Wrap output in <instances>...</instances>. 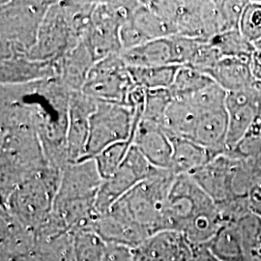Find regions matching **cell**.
I'll return each instance as SVG.
<instances>
[{
	"instance_id": "cell-4",
	"label": "cell",
	"mask_w": 261,
	"mask_h": 261,
	"mask_svg": "<svg viewBox=\"0 0 261 261\" xmlns=\"http://www.w3.org/2000/svg\"><path fill=\"white\" fill-rule=\"evenodd\" d=\"M48 167L37 132L29 128L0 130V196L12 192Z\"/></svg>"
},
{
	"instance_id": "cell-40",
	"label": "cell",
	"mask_w": 261,
	"mask_h": 261,
	"mask_svg": "<svg viewBox=\"0 0 261 261\" xmlns=\"http://www.w3.org/2000/svg\"><path fill=\"white\" fill-rule=\"evenodd\" d=\"M238 29L253 45L261 40V1L248 2Z\"/></svg>"
},
{
	"instance_id": "cell-26",
	"label": "cell",
	"mask_w": 261,
	"mask_h": 261,
	"mask_svg": "<svg viewBox=\"0 0 261 261\" xmlns=\"http://www.w3.org/2000/svg\"><path fill=\"white\" fill-rule=\"evenodd\" d=\"M200 113L186 101L172 99L165 115L164 128L169 136L194 140Z\"/></svg>"
},
{
	"instance_id": "cell-24",
	"label": "cell",
	"mask_w": 261,
	"mask_h": 261,
	"mask_svg": "<svg viewBox=\"0 0 261 261\" xmlns=\"http://www.w3.org/2000/svg\"><path fill=\"white\" fill-rule=\"evenodd\" d=\"M170 139L173 146L170 170L176 175H190L219 156L194 140L171 136Z\"/></svg>"
},
{
	"instance_id": "cell-36",
	"label": "cell",
	"mask_w": 261,
	"mask_h": 261,
	"mask_svg": "<svg viewBox=\"0 0 261 261\" xmlns=\"http://www.w3.org/2000/svg\"><path fill=\"white\" fill-rule=\"evenodd\" d=\"M227 92L216 82L199 89L183 101L191 103L197 112L201 113L212 112L225 108ZM178 100V99H177Z\"/></svg>"
},
{
	"instance_id": "cell-32",
	"label": "cell",
	"mask_w": 261,
	"mask_h": 261,
	"mask_svg": "<svg viewBox=\"0 0 261 261\" xmlns=\"http://www.w3.org/2000/svg\"><path fill=\"white\" fill-rule=\"evenodd\" d=\"M213 82L214 80L208 75L190 67L181 66L178 69L173 84L168 90L172 99L183 100Z\"/></svg>"
},
{
	"instance_id": "cell-16",
	"label": "cell",
	"mask_w": 261,
	"mask_h": 261,
	"mask_svg": "<svg viewBox=\"0 0 261 261\" xmlns=\"http://www.w3.org/2000/svg\"><path fill=\"white\" fill-rule=\"evenodd\" d=\"M193 252V246L183 234L162 230L133 249V255L134 261H190Z\"/></svg>"
},
{
	"instance_id": "cell-43",
	"label": "cell",
	"mask_w": 261,
	"mask_h": 261,
	"mask_svg": "<svg viewBox=\"0 0 261 261\" xmlns=\"http://www.w3.org/2000/svg\"><path fill=\"white\" fill-rule=\"evenodd\" d=\"M120 42H121L122 51L129 50L134 47L141 46L149 40L140 31L132 19L127 20L120 29Z\"/></svg>"
},
{
	"instance_id": "cell-18",
	"label": "cell",
	"mask_w": 261,
	"mask_h": 261,
	"mask_svg": "<svg viewBox=\"0 0 261 261\" xmlns=\"http://www.w3.org/2000/svg\"><path fill=\"white\" fill-rule=\"evenodd\" d=\"M152 8L168 19L176 36L206 40L201 20L202 1H149Z\"/></svg>"
},
{
	"instance_id": "cell-17",
	"label": "cell",
	"mask_w": 261,
	"mask_h": 261,
	"mask_svg": "<svg viewBox=\"0 0 261 261\" xmlns=\"http://www.w3.org/2000/svg\"><path fill=\"white\" fill-rule=\"evenodd\" d=\"M133 145L153 167L170 169L173 146L170 136L163 126L142 119L135 133Z\"/></svg>"
},
{
	"instance_id": "cell-22",
	"label": "cell",
	"mask_w": 261,
	"mask_h": 261,
	"mask_svg": "<svg viewBox=\"0 0 261 261\" xmlns=\"http://www.w3.org/2000/svg\"><path fill=\"white\" fill-rule=\"evenodd\" d=\"M252 58L224 57L209 74L227 93L250 88L256 84L251 68Z\"/></svg>"
},
{
	"instance_id": "cell-44",
	"label": "cell",
	"mask_w": 261,
	"mask_h": 261,
	"mask_svg": "<svg viewBox=\"0 0 261 261\" xmlns=\"http://www.w3.org/2000/svg\"><path fill=\"white\" fill-rule=\"evenodd\" d=\"M249 1L246 0H226L221 1V6L224 13L229 30L238 29L240 19L242 18L244 10Z\"/></svg>"
},
{
	"instance_id": "cell-2",
	"label": "cell",
	"mask_w": 261,
	"mask_h": 261,
	"mask_svg": "<svg viewBox=\"0 0 261 261\" xmlns=\"http://www.w3.org/2000/svg\"><path fill=\"white\" fill-rule=\"evenodd\" d=\"M214 201L189 174L177 175L164 217V230L178 231L192 246L204 247L224 225Z\"/></svg>"
},
{
	"instance_id": "cell-46",
	"label": "cell",
	"mask_w": 261,
	"mask_h": 261,
	"mask_svg": "<svg viewBox=\"0 0 261 261\" xmlns=\"http://www.w3.org/2000/svg\"><path fill=\"white\" fill-rule=\"evenodd\" d=\"M252 75L257 83H261V49H255L251 62Z\"/></svg>"
},
{
	"instance_id": "cell-6",
	"label": "cell",
	"mask_w": 261,
	"mask_h": 261,
	"mask_svg": "<svg viewBox=\"0 0 261 261\" xmlns=\"http://www.w3.org/2000/svg\"><path fill=\"white\" fill-rule=\"evenodd\" d=\"M61 177V169L48 166L17 187L1 207L36 232L53 211Z\"/></svg>"
},
{
	"instance_id": "cell-33",
	"label": "cell",
	"mask_w": 261,
	"mask_h": 261,
	"mask_svg": "<svg viewBox=\"0 0 261 261\" xmlns=\"http://www.w3.org/2000/svg\"><path fill=\"white\" fill-rule=\"evenodd\" d=\"M221 56L235 58H252L255 50L254 45L244 37L239 29L224 32L209 40Z\"/></svg>"
},
{
	"instance_id": "cell-1",
	"label": "cell",
	"mask_w": 261,
	"mask_h": 261,
	"mask_svg": "<svg viewBox=\"0 0 261 261\" xmlns=\"http://www.w3.org/2000/svg\"><path fill=\"white\" fill-rule=\"evenodd\" d=\"M0 88V98L18 101L31 112L48 166L63 170L70 164L67 129L72 91L57 77Z\"/></svg>"
},
{
	"instance_id": "cell-8",
	"label": "cell",
	"mask_w": 261,
	"mask_h": 261,
	"mask_svg": "<svg viewBox=\"0 0 261 261\" xmlns=\"http://www.w3.org/2000/svg\"><path fill=\"white\" fill-rule=\"evenodd\" d=\"M97 110L90 118L89 138L84 160L94 159L114 143L134 141L136 130L142 120L134 109L121 103L97 101Z\"/></svg>"
},
{
	"instance_id": "cell-23",
	"label": "cell",
	"mask_w": 261,
	"mask_h": 261,
	"mask_svg": "<svg viewBox=\"0 0 261 261\" xmlns=\"http://www.w3.org/2000/svg\"><path fill=\"white\" fill-rule=\"evenodd\" d=\"M227 132L228 116L225 108L204 112L200 114L193 140L216 155H221L225 152Z\"/></svg>"
},
{
	"instance_id": "cell-7",
	"label": "cell",
	"mask_w": 261,
	"mask_h": 261,
	"mask_svg": "<svg viewBox=\"0 0 261 261\" xmlns=\"http://www.w3.org/2000/svg\"><path fill=\"white\" fill-rule=\"evenodd\" d=\"M138 1H98L83 42L95 63L122 53L120 29L132 18Z\"/></svg>"
},
{
	"instance_id": "cell-38",
	"label": "cell",
	"mask_w": 261,
	"mask_h": 261,
	"mask_svg": "<svg viewBox=\"0 0 261 261\" xmlns=\"http://www.w3.org/2000/svg\"><path fill=\"white\" fill-rule=\"evenodd\" d=\"M201 20L204 37L207 41L217 35L229 31L226 20L224 19L221 1H202Z\"/></svg>"
},
{
	"instance_id": "cell-45",
	"label": "cell",
	"mask_w": 261,
	"mask_h": 261,
	"mask_svg": "<svg viewBox=\"0 0 261 261\" xmlns=\"http://www.w3.org/2000/svg\"><path fill=\"white\" fill-rule=\"evenodd\" d=\"M248 199L251 212L261 219V178L250 191Z\"/></svg>"
},
{
	"instance_id": "cell-13",
	"label": "cell",
	"mask_w": 261,
	"mask_h": 261,
	"mask_svg": "<svg viewBox=\"0 0 261 261\" xmlns=\"http://www.w3.org/2000/svg\"><path fill=\"white\" fill-rule=\"evenodd\" d=\"M97 106L98 102L83 91L71 94L67 129V149L70 164L85 159L90 118L96 112Z\"/></svg>"
},
{
	"instance_id": "cell-28",
	"label": "cell",
	"mask_w": 261,
	"mask_h": 261,
	"mask_svg": "<svg viewBox=\"0 0 261 261\" xmlns=\"http://www.w3.org/2000/svg\"><path fill=\"white\" fill-rule=\"evenodd\" d=\"M130 19L149 41L176 36L173 25L152 8L149 1H138Z\"/></svg>"
},
{
	"instance_id": "cell-5",
	"label": "cell",
	"mask_w": 261,
	"mask_h": 261,
	"mask_svg": "<svg viewBox=\"0 0 261 261\" xmlns=\"http://www.w3.org/2000/svg\"><path fill=\"white\" fill-rule=\"evenodd\" d=\"M54 1H1L0 60L28 56L41 23Z\"/></svg>"
},
{
	"instance_id": "cell-49",
	"label": "cell",
	"mask_w": 261,
	"mask_h": 261,
	"mask_svg": "<svg viewBox=\"0 0 261 261\" xmlns=\"http://www.w3.org/2000/svg\"><path fill=\"white\" fill-rule=\"evenodd\" d=\"M256 84H257V85H258V86L261 88V83H257V82H256Z\"/></svg>"
},
{
	"instance_id": "cell-39",
	"label": "cell",
	"mask_w": 261,
	"mask_h": 261,
	"mask_svg": "<svg viewBox=\"0 0 261 261\" xmlns=\"http://www.w3.org/2000/svg\"><path fill=\"white\" fill-rule=\"evenodd\" d=\"M171 101L172 97L168 89L145 90L142 119L164 126L165 115Z\"/></svg>"
},
{
	"instance_id": "cell-48",
	"label": "cell",
	"mask_w": 261,
	"mask_h": 261,
	"mask_svg": "<svg viewBox=\"0 0 261 261\" xmlns=\"http://www.w3.org/2000/svg\"><path fill=\"white\" fill-rule=\"evenodd\" d=\"M254 47H255V49H261V40L254 44Z\"/></svg>"
},
{
	"instance_id": "cell-35",
	"label": "cell",
	"mask_w": 261,
	"mask_h": 261,
	"mask_svg": "<svg viewBox=\"0 0 261 261\" xmlns=\"http://www.w3.org/2000/svg\"><path fill=\"white\" fill-rule=\"evenodd\" d=\"M246 261H261V219L252 213L237 223Z\"/></svg>"
},
{
	"instance_id": "cell-11",
	"label": "cell",
	"mask_w": 261,
	"mask_h": 261,
	"mask_svg": "<svg viewBox=\"0 0 261 261\" xmlns=\"http://www.w3.org/2000/svg\"><path fill=\"white\" fill-rule=\"evenodd\" d=\"M81 42L72 32L61 1H54L41 23L36 43L28 56L40 61H56Z\"/></svg>"
},
{
	"instance_id": "cell-34",
	"label": "cell",
	"mask_w": 261,
	"mask_h": 261,
	"mask_svg": "<svg viewBox=\"0 0 261 261\" xmlns=\"http://www.w3.org/2000/svg\"><path fill=\"white\" fill-rule=\"evenodd\" d=\"M98 1H61L66 19L75 37L83 41L84 33L90 24Z\"/></svg>"
},
{
	"instance_id": "cell-42",
	"label": "cell",
	"mask_w": 261,
	"mask_h": 261,
	"mask_svg": "<svg viewBox=\"0 0 261 261\" xmlns=\"http://www.w3.org/2000/svg\"><path fill=\"white\" fill-rule=\"evenodd\" d=\"M173 55V64L176 66H188L199 45L205 41L196 38L185 36L170 37Z\"/></svg>"
},
{
	"instance_id": "cell-21",
	"label": "cell",
	"mask_w": 261,
	"mask_h": 261,
	"mask_svg": "<svg viewBox=\"0 0 261 261\" xmlns=\"http://www.w3.org/2000/svg\"><path fill=\"white\" fill-rule=\"evenodd\" d=\"M56 62V77L72 92L83 90L87 75L95 64L93 57L83 41Z\"/></svg>"
},
{
	"instance_id": "cell-20",
	"label": "cell",
	"mask_w": 261,
	"mask_h": 261,
	"mask_svg": "<svg viewBox=\"0 0 261 261\" xmlns=\"http://www.w3.org/2000/svg\"><path fill=\"white\" fill-rule=\"evenodd\" d=\"M36 245V232L0 207V259L30 254Z\"/></svg>"
},
{
	"instance_id": "cell-15",
	"label": "cell",
	"mask_w": 261,
	"mask_h": 261,
	"mask_svg": "<svg viewBox=\"0 0 261 261\" xmlns=\"http://www.w3.org/2000/svg\"><path fill=\"white\" fill-rule=\"evenodd\" d=\"M238 159L224 153L190 174L216 205L236 197L233 182Z\"/></svg>"
},
{
	"instance_id": "cell-10",
	"label": "cell",
	"mask_w": 261,
	"mask_h": 261,
	"mask_svg": "<svg viewBox=\"0 0 261 261\" xmlns=\"http://www.w3.org/2000/svg\"><path fill=\"white\" fill-rule=\"evenodd\" d=\"M158 169L150 164L140 150L132 145L120 168L112 177L103 180L96 199L97 213H107L133 188L154 175Z\"/></svg>"
},
{
	"instance_id": "cell-19",
	"label": "cell",
	"mask_w": 261,
	"mask_h": 261,
	"mask_svg": "<svg viewBox=\"0 0 261 261\" xmlns=\"http://www.w3.org/2000/svg\"><path fill=\"white\" fill-rule=\"evenodd\" d=\"M57 76L56 61H40L29 56L0 60L1 85L27 84Z\"/></svg>"
},
{
	"instance_id": "cell-3",
	"label": "cell",
	"mask_w": 261,
	"mask_h": 261,
	"mask_svg": "<svg viewBox=\"0 0 261 261\" xmlns=\"http://www.w3.org/2000/svg\"><path fill=\"white\" fill-rule=\"evenodd\" d=\"M176 176L170 169L160 168L114 203L108 213L149 238L164 230L168 196Z\"/></svg>"
},
{
	"instance_id": "cell-41",
	"label": "cell",
	"mask_w": 261,
	"mask_h": 261,
	"mask_svg": "<svg viewBox=\"0 0 261 261\" xmlns=\"http://www.w3.org/2000/svg\"><path fill=\"white\" fill-rule=\"evenodd\" d=\"M222 58L219 50L209 41H203L186 67L209 75Z\"/></svg>"
},
{
	"instance_id": "cell-29",
	"label": "cell",
	"mask_w": 261,
	"mask_h": 261,
	"mask_svg": "<svg viewBox=\"0 0 261 261\" xmlns=\"http://www.w3.org/2000/svg\"><path fill=\"white\" fill-rule=\"evenodd\" d=\"M180 66L167 65L146 68H129L136 85L145 90L169 89L173 84Z\"/></svg>"
},
{
	"instance_id": "cell-31",
	"label": "cell",
	"mask_w": 261,
	"mask_h": 261,
	"mask_svg": "<svg viewBox=\"0 0 261 261\" xmlns=\"http://www.w3.org/2000/svg\"><path fill=\"white\" fill-rule=\"evenodd\" d=\"M75 261H103L109 244L91 229L73 232Z\"/></svg>"
},
{
	"instance_id": "cell-47",
	"label": "cell",
	"mask_w": 261,
	"mask_h": 261,
	"mask_svg": "<svg viewBox=\"0 0 261 261\" xmlns=\"http://www.w3.org/2000/svg\"><path fill=\"white\" fill-rule=\"evenodd\" d=\"M1 261H39L36 255L32 252L30 254H25V255H19V256H13V257H8V258H2Z\"/></svg>"
},
{
	"instance_id": "cell-14",
	"label": "cell",
	"mask_w": 261,
	"mask_h": 261,
	"mask_svg": "<svg viewBox=\"0 0 261 261\" xmlns=\"http://www.w3.org/2000/svg\"><path fill=\"white\" fill-rule=\"evenodd\" d=\"M103 181L94 159L69 164L62 170L55 204L76 200H96Z\"/></svg>"
},
{
	"instance_id": "cell-25",
	"label": "cell",
	"mask_w": 261,
	"mask_h": 261,
	"mask_svg": "<svg viewBox=\"0 0 261 261\" xmlns=\"http://www.w3.org/2000/svg\"><path fill=\"white\" fill-rule=\"evenodd\" d=\"M129 68H146L174 65L170 37L156 39L141 46L121 53Z\"/></svg>"
},
{
	"instance_id": "cell-30",
	"label": "cell",
	"mask_w": 261,
	"mask_h": 261,
	"mask_svg": "<svg viewBox=\"0 0 261 261\" xmlns=\"http://www.w3.org/2000/svg\"><path fill=\"white\" fill-rule=\"evenodd\" d=\"M33 253L39 261H75L73 232L37 240Z\"/></svg>"
},
{
	"instance_id": "cell-27",
	"label": "cell",
	"mask_w": 261,
	"mask_h": 261,
	"mask_svg": "<svg viewBox=\"0 0 261 261\" xmlns=\"http://www.w3.org/2000/svg\"><path fill=\"white\" fill-rule=\"evenodd\" d=\"M205 247L218 261H246L237 224H224Z\"/></svg>"
},
{
	"instance_id": "cell-12",
	"label": "cell",
	"mask_w": 261,
	"mask_h": 261,
	"mask_svg": "<svg viewBox=\"0 0 261 261\" xmlns=\"http://www.w3.org/2000/svg\"><path fill=\"white\" fill-rule=\"evenodd\" d=\"M225 110L228 116L225 152H229L237 146L261 114L260 87L255 84L250 88L227 93Z\"/></svg>"
},
{
	"instance_id": "cell-9",
	"label": "cell",
	"mask_w": 261,
	"mask_h": 261,
	"mask_svg": "<svg viewBox=\"0 0 261 261\" xmlns=\"http://www.w3.org/2000/svg\"><path fill=\"white\" fill-rule=\"evenodd\" d=\"M135 86L129 68L120 54L96 62L82 91L96 101L128 106L129 95Z\"/></svg>"
},
{
	"instance_id": "cell-37",
	"label": "cell",
	"mask_w": 261,
	"mask_h": 261,
	"mask_svg": "<svg viewBox=\"0 0 261 261\" xmlns=\"http://www.w3.org/2000/svg\"><path fill=\"white\" fill-rule=\"evenodd\" d=\"M132 145L133 142L130 140L114 143L103 150L94 158L103 180L112 177L117 169L120 168Z\"/></svg>"
}]
</instances>
